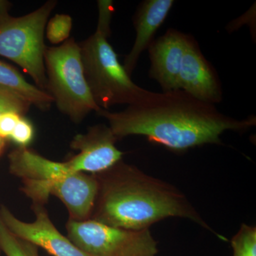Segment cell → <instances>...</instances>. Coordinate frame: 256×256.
Returning a JSON list of instances; mask_svg holds the SVG:
<instances>
[{"label":"cell","mask_w":256,"mask_h":256,"mask_svg":"<svg viewBox=\"0 0 256 256\" xmlns=\"http://www.w3.org/2000/svg\"><path fill=\"white\" fill-rule=\"evenodd\" d=\"M56 4V1L50 0L24 16L8 14L0 20V56L20 66L45 92L44 31Z\"/></svg>","instance_id":"cell-5"},{"label":"cell","mask_w":256,"mask_h":256,"mask_svg":"<svg viewBox=\"0 0 256 256\" xmlns=\"http://www.w3.org/2000/svg\"><path fill=\"white\" fill-rule=\"evenodd\" d=\"M230 244L234 256H256V227L242 224Z\"/></svg>","instance_id":"cell-15"},{"label":"cell","mask_w":256,"mask_h":256,"mask_svg":"<svg viewBox=\"0 0 256 256\" xmlns=\"http://www.w3.org/2000/svg\"><path fill=\"white\" fill-rule=\"evenodd\" d=\"M0 90L14 94L43 110H48L54 102L48 92L26 82L16 69L1 60Z\"/></svg>","instance_id":"cell-13"},{"label":"cell","mask_w":256,"mask_h":256,"mask_svg":"<svg viewBox=\"0 0 256 256\" xmlns=\"http://www.w3.org/2000/svg\"><path fill=\"white\" fill-rule=\"evenodd\" d=\"M108 37L96 30L78 43L84 76L96 104L104 110L117 104L131 105L148 92L131 80Z\"/></svg>","instance_id":"cell-3"},{"label":"cell","mask_w":256,"mask_h":256,"mask_svg":"<svg viewBox=\"0 0 256 256\" xmlns=\"http://www.w3.org/2000/svg\"><path fill=\"white\" fill-rule=\"evenodd\" d=\"M98 22L96 30L104 32L108 36L110 34V23L114 6L112 1L100 0L98 2Z\"/></svg>","instance_id":"cell-19"},{"label":"cell","mask_w":256,"mask_h":256,"mask_svg":"<svg viewBox=\"0 0 256 256\" xmlns=\"http://www.w3.org/2000/svg\"><path fill=\"white\" fill-rule=\"evenodd\" d=\"M72 28V18L68 14H56L47 22V40L53 44H60L67 41Z\"/></svg>","instance_id":"cell-16"},{"label":"cell","mask_w":256,"mask_h":256,"mask_svg":"<svg viewBox=\"0 0 256 256\" xmlns=\"http://www.w3.org/2000/svg\"><path fill=\"white\" fill-rule=\"evenodd\" d=\"M118 140L130 136H146L175 152L206 144H222L226 131L244 132L256 124L255 116L238 120L220 112L183 90L149 92L138 102L120 112L100 110Z\"/></svg>","instance_id":"cell-1"},{"label":"cell","mask_w":256,"mask_h":256,"mask_svg":"<svg viewBox=\"0 0 256 256\" xmlns=\"http://www.w3.org/2000/svg\"><path fill=\"white\" fill-rule=\"evenodd\" d=\"M90 186L88 175L68 172L24 192L32 198L33 204L42 205L46 203L50 195H54L63 202L68 212H74L86 202Z\"/></svg>","instance_id":"cell-12"},{"label":"cell","mask_w":256,"mask_h":256,"mask_svg":"<svg viewBox=\"0 0 256 256\" xmlns=\"http://www.w3.org/2000/svg\"><path fill=\"white\" fill-rule=\"evenodd\" d=\"M1 254H2V252H1V250H0V256H2Z\"/></svg>","instance_id":"cell-22"},{"label":"cell","mask_w":256,"mask_h":256,"mask_svg":"<svg viewBox=\"0 0 256 256\" xmlns=\"http://www.w3.org/2000/svg\"><path fill=\"white\" fill-rule=\"evenodd\" d=\"M10 3L6 1H0V20L6 15L9 14Z\"/></svg>","instance_id":"cell-21"},{"label":"cell","mask_w":256,"mask_h":256,"mask_svg":"<svg viewBox=\"0 0 256 256\" xmlns=\"http://www.w3.org/2000/svg\"><path fill=\"white\" fill-rule=\"evenodd\" d=\"M95 176L97 194L90 220L118 228L142 230L164 218L180 217L226 240L210 228L180 190L133 165L121 160Z\"/></svg>","instance_id":"cell-2"},{"label":"cell","mask_w":256,"mask_h":256,"mask_svg":"<svg viewBox=\"0 0 256 256\" xmlns=\"http://www.w3.org/2000/svg\"><path fill=\"white\" fill-rule=\"evenodd\" d=\"M31 104L11 92L0 90V116L6 112H16L23 116ZM4 146V140L0 138V152Z\"/></svg>","instance_id":"cell-17"},{"label":"cell","mask_w":256,"mask_h":256,"mask_svg":"<svg viewBox=\"0 0 256 256\" xmlns=\"http://www.w3.org/2000/svg\"><path fill=\"white\" fill-rule=\"evenodd\" d=\"M117 140L109 126H92L74 138L70 146L79 152L66 164L74 172L95 174L106 171L122 160L124 153L116 148Z\"/></svg>","instance_id":"cell-8"},{"label":"cell","mask_w":256,"mask_h":256,"mask_svg":"<svg viewBox=\"0 0 256 256\" xmlns=\"http://www.w3.org/2000/svg\"><path fill=\"white\" fill-rule=\"evenodd\" d=\"M188 34L170 28L152 42L148 48L149 75L156 80L163 92L178 90V75L188 44Z\"/></svg>","instance_id":"cell-10"},{"label":"cell","mask_w":256,"mask_h":256,"mask_svg":"<svg viewBox=\"0 0 256 256\" xmlns=\"http://www.w3.org/2000/svg\"><path fill=\"white\" fill-rule=\"evenodd\" d=\"M68 238L90 256H156L158 242L150 228L130 230L96 220H68Z\"/></svg>","instance_id":"cell-6"},{"label":"cell","mask_w":256,"mask_h":256,"mask_svg":"<svg viewBox=\"0 0 256 256\" xmlns=\"http://www.w3.org/2000/svg\"><path fill=\"white\" fill-rule=\"evenodd\" d=\"M174 4L173 0H146L138 6L133 18L136 40L122 65L130 76L142 52L148 50L154 41V34L164 22Z\"/></svg>","instance_id":"cell-11"},{"label":"cell","mask_w":256,"mask_h":256,"mask_svg":"<svg viewBox=\"0 0 256 256\" xmlns=\"http://www.w3.org/2000/svg\"><path fill=\"white\" fill-rule=\"evenodd\" d=\"M32 208L36 218L31 223L18 220L4 205L0 206V217L12 233L37 247H41L50 255L90 256L57 230L44 205L33 204Z\"/></svg>","instance_id":"cell-7"},{"label":"cell","mask_w":256,"mask_h":256,"mask_svg":"<svg viewBox=\"0 0 256 256\" xmlns=\"http://www.w3.org/2000/svg\"><path fill=\"white\" fill-rule=\"evenodd\" d=\"M0 250L6 256H40L38 247L12 233L3 223L1 217Z\"/></svg>","instance_id":"cell-14"},{"label":"cell","mask_w":256,"mask_h":256,"mask_svg":"<svg viewBox=\"0 0 256 256\" xmlns=\"http://www.w3.org/2000/svg\"><path fill=\"white\" fill-rule=\"evenodd\" d=\"M178 89L212 105L215 106L223 99L222 84L216 72L190 35L178 75Z\"/></svg>","instance_id":"cell-9"},{"label":"cell","mask_w":256,"mask_h":256,"mask_svg":"<svg viewBox=\"0 0 256 256\" xmlns=\"http://www.w3.org/2000/svg\"><path fill=\"white\" fill-rule=\"evenodd\" d=\"M44 66L46 92L60 112L80 124L100 108L96 104L84 76L79 44L73 38L58 46L46 47Z\"/></svg>","instance_id":"cell-4"},{"label":"cell","mask_w":256,"mask_h":256,"mask_svg":"<svg viewBox=\"0 0 256 256\" xmlns=\"http://www.w3.org/2000/svg\"><path fill=\"white\" fill-rule=\"evenodd\" d=\"M34 128L31 122L22 117L14 128L10 138L20 146L26 148L33 140Z\"/></svg>","instance_id":"cell-18"},{"label":"cell","mask_w":256,"mask_h":256,"mask_svg":"<svg viewBox=\"0 0 256 256\" xmlns=\"http://www.w3.org/2000/svg\"><path fill=\"white\" fill-rule=\"evenodd\" d=\"M22 114L16 112H6L0 116V138L2 139L10 138L16 127Z\"/></svg>","instance_id":"cell-20"}]
</instances>
